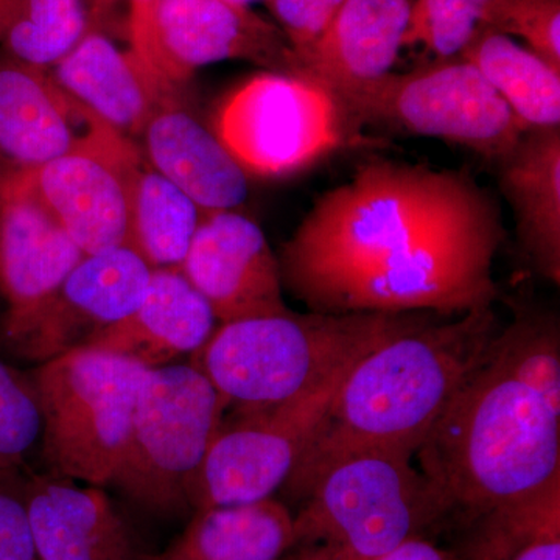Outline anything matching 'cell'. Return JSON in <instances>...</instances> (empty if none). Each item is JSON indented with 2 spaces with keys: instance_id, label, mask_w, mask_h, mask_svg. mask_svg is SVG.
<instances>
[{
  "instance_id": "obj_3",
  "label": "cell",
  "mask_w": 560,
  "mask_h": 560,
  "mask_svg": "<svg viewBox=\"0 0 560 560\" xmlns=\"http://www.w3.org/2000/svg\"><path fill=\"white\" fill-rule=\"evenodd\" d=\"M416 455L444 515L478 522L560 486V415L489 349Z\"/></svg>"
},
{
  "instance_id": "obj_22",
  "label": "cell",
  "mask_w": 560,
  "mask_h": 560,
  "mask_svg": "<svg viewBox=\"0 0 560 560\" xmlns=\"http://www.w3.org/2000/svg\"><path fill=\"white\" fill-rule=\"evenodd\" d=\"M522 245L541 276L560 282V127L529 128L497 162Z\"/></svg>"
},
{
  "instance_id": "obj_2",
  "label": "cell",
  "mask_w": 560,
  "mask_h": 560,
  "mask_svg": "<svg viewBox=\"0 0 560 560\" xmlns=\"http://www.w3.org/2000/svg\"><path fill=\"white\" fill-rule=\"evenodd\" d=\"M492 305L452 323H419L357 360L338 386L307 451L285 485L304 497L338 460L363 452L415 456L453 397L488 357Z\"/></svg>"
},
{
  "instance_id": "obj_7",
  "label": "cell",
  "mask_w": 560,
  "mask_h": 560,
  "mask_svg": "<svg viewBox=\"0 0 560 560\" xmlns=\"http://www.w3.org/2000/svg\"><path fill=\"white\" fill-rule=\"evenodd\" d=\"M228 408L194 363L147 370L110 485L154 514L187 510L191 485Z\"/></svg>"
},
{
  "instance_id": "obj_30",
  "label": "cell",
  "mask_w": 560,
  "mask_h": 560,
  "mask_svg": "<svg viewBox=\"0 0 560 560\" xmlns=\"http://www.w3.org/2000/svg\"><path fill=\"white\" fill-rule=\"evenodd\" d=\"M481 25L522 38L529 50L560 70V0H490Z\"/></svg>"
},
{
  "instance_id": "obj_8",
  "label": "cell",
  "mask_w": 560,
  "mask_h": 560,
  "mask_svg": "<svg viewBox=\"0 0 560 560\" xmlns=\"http://www.w3.org/2000/svg\"><path fill=\"white\" fill-rule=\"evenodd\" d=\"M353 120L326 84L307 75L264 72L231 92L213 132L246 175L287 178L348 145Z\"/></svg>"
},
{
  "instance_id": "obj_4",
  "label": "cell",
  "mask_w": 560,
  "mask_h": 560,
  "mask_svg": "<svg viewBox=\"0 0 560 560\" xmlns=\"http://www.w3.org/2000/svg\"><path fill=\"white\" fill-rule=\"evenodd\" d=\"M419 319L408 313H311L220 324L194 363L235 410L272 407L329 381Z\"/></svg>"
},
{
  "instance_id": "obj_26",
  "label": "cell",
  "mask_w": 560,
  "mask_h": 560,
  "mask_svg": "<svg viewBox=\"0 0 560 560\" xmlns=\"http://www.w3.org/2000/svg\"><path fill=\"white\" fill-rule=\"evenodd\" d=\"M91 32L83 0H0V51L50 70Z\"/></svg>"
},
{
  "instance_id": "obj_20",
  "label": "cell",
  "mask_w": 560,
  "mask_h": 560,
  "mask_svg": "<svg viewBox=\"0 0 560 560\" xmlns=\"http://www.w3.org/2000/svg\"><path fill=\"white\" fill-rule=\"evenodd\" d=\"M47 72L73 101L131 140L140 138L162 95L179 90L158 80L135 51L92 31Z\"/></svg>"
},
{
  "instance_id": "obj_38",
  "label": "cell",
  "mask_w": 560,
  "mask_h": 560,
  "mask_svg": "<svg viewBox=\"0 0 560 560\" xmlns=\"http://www.w3.org/2000/svg\"><path fill=\"white\" fill-rule=\"evenodd\" d=\"M97 2H101V3H113V2H116V0H97Z\"/></svg>"
},
{
  "instance_id": "obj_13",
  "label": "cell",
  "mask_w": 560,
  "mask_h": 560,
  "mask_svg": "<svg viewBox=\"0 0 560 560\" xmlns=\"http://www.w3.org/2000/svg\"><path fill=\"white\" fill-rule=\"evenodd\" d=\"M153 268L131 246L84 254L13 350L36 363L90 348L138 307Z\"/></svg>"
},
{
  "instance_id": "obj_27",
  "label": "cell",
  "mask_w": 560,
  "mask_h": 560,
  "mask_svg": "<svg viewBox=\"0 0 560 560\" xmlns=\"http://www.w3.org/2000/svg\"><path fill=\"white\" fill-rule=\"evenodd\" d=\"M490 357L560 415V337L555 320H515L495 335Z\"/></svg>"
},
{
  "instance_id": "obj_10",
  "label": "cell",
  "mask_w": 560,
  "mask_h": 560,
  "mask_svg": "<svg viewBox=\"0 0 560 560\" xmlns=\"http://www.w3.org/2000/svg\"><path fill=\"white\" fill-rule=\"evenodd\" d=\"M350 366L294 399L235 410L223 420L191 485V510L272 499L307 451Z\"/></svg>"
},
{
  "instance_id": "obj_32",
  "label": "cell",
  "mask_w": 560,
  "mask_h": 560,
  "mask_svg": "<svg viewBox=\"0 0 560 560\" xmlns=\"http://www.w3.org/2000/svg\"><path fill=\"white\" fill-rule=\"evenodd\" d=\"M22 474L0 477V560H38Z\"/></svg>"
},
{
  "instance_id": "obj_34",
  "label": "cell",
  "mask_w": 560,
  "mask_h": 560,
  "mask_svg": "<svg viewBox=\"0 0 560 560\" xmlns=\"http://www.w3.org/2000/svg\"><path fill=\"white\" fill-rule=\"evenodd\" d=\"M378 560H463L452 552L438 548L436 545L430 544L429 540L412 537L394 548L388 555L383 556Z\"/></svg>"
},
{
  "instance_id": "obj_6",
  "label": "cell",
  "mask_w": 560,
  "mask_h": 560,
  "mask_svg": "<svg viewBox=\"0 0 560 560\" xmlns=\"http://www.w3.org/2000/svg\"><path fill=\"white\" fill-rule=\"evenodd\" d=\"M145 368L98 348L70 350L32 372L38 393L40 452L49 474L110 485L119 467Z\"/></svg>"
},
{
  "instance_id": "obj_14",
  "label": "cell",
  "mask_w": 560,
  "mask_h": 560,
  "mask_svg": "<svg viewBox=\"0 0 560 560\" xmlns=\"http://www.w3.org/2000/svg\"><path fill=\"white\" fill-rule=\"evenodd\" d=\"M179 270L220 324L290 312L279 260L264 231L234 210L205 212Z\"/></svg>"
},
{
  "instance_id": "obj_1",
  "label": "cell",
  "mask_w": 560,
  "mask_h": 560,
  "mask_svg": "<svg viewBox=\"0 0 560 560\" xmlns=\"http://www.w3.org/2000/svg\"><path fill=\"white\" fill-rule=\"evenodd\" d=\"M503 226L467 173L375 161L316 201L280 275L319 313L452 315L489 307Z\"/></svg>"
},
{
  "instance_id": "obj_23",
  "label": "cell",
  "mask_w": 560,
  "mask_h": 560,
  "mask_svg": "<svg viewBox=\"0 0 560 560\" xmlns=\"http://www.w3.org/2000/svg\"><path fill=\"white\" fill-rule=\"evenodd\" d=\"M293 547V514L275 499L195 511L153 560H279Z\"/></svg>"
},
{
  "instance_id": "obj_9",
  "label": "cell",
  "mask_w": 560,
  "mask_h": 560,
  "mask_svg": "<svg viewBox=\"0 0 560 560\" xmlns=\"http://www.w3.org/2000/svg\"><path fill=\"white\" fill-rule=\"evenodd\" d=\"M353 124L374 121L455 143L499 162L529 130L480 70L460 57L434 60L340 97Z\"/></svg>"
},
{
  "instance_id": "obj_5",
  "label": "cell",
  "mask_w": 560,
  "mask_h": 560,
  "mask_svg": "<svg viewBox=\"0 0 560 560\" xmlns=\"http://www.w3.org/2000/svg\"><path fill=\"white\" fill-rule=\"evenodd\" d=\"M411 458L363 452L324 470L293 515L291 548H300V560H378L444 517Z\"/></svg>"
},
{
  "instance_id": "obj_24",
  "label": "cell",
  "mask_w": 560,
  "mask_h": 560,
  "mask_svg": "<svg viewBox=\"0 0 560 560\" xmlns=\"http://www.w3.org/2000/svg\"><path fill=\"white\" fill-rule=\"evenodd\" d=\"M459 57L480 70L526 128L560 127V70L528 47L480 25Z\"/></svg>"
},
{
  "instance_id": "obj_36",
  "label": "cell",
  "mask_w": 560,
  "mask_h": 560,
  "mask_svg": "<svg viewBox=\"0 0 560 560\" xmlns=\"http://www.w3.org/2000/svg\"><path fill=\"white\" fill-rule=\"evenodd\" d=\"M9 173V167H7L5 162H3L2 158H0V191H2L3 183H5Z\"/></svg>"
},
{
  "instance_id": "obj_11",
  "label": "cell",
  "mask_w": 560,
  "mask_h": 560,
  "mask_svg": "<svg viewBox=\"0 0 560 560\" xmlns=\"http://www.w3.org/2000/svg\"><path fill=\"white\" fill-rule=\"evenodd\" d=\"M143 153L119 132L18 172L84 254L128 245L131 184Z\"/></svg>"
},
{
  "instance_id": "obj_25",
  "label": "cell",
  "mask_w": 560,
  "mask_h": 560,
  "mask_svg": "<svg viewBox=\"0 0 560 560\" xmlns=\"http://www.w3.org/2000/svg\"><path fill=\"white\" fill-rule=\"evenodd\" d=\"M205 210L142 158L131 184L128 246L151 268H180Z\"/></svg>"
},
{
  "instance_id": "obj_21",
  "label": "cell",
  "mask_w": 560,
  "mask_h": 560,
  "mask_svg": "<svg viewBox=\"0 0 560 560\" xmlns=\"http://www.w3.org/2000/svg\"><path fill=\"white\" fill-rule=\"evenodd\" d=\"M411 0H346L301 62V75L338 98L393 72L405 47Z\"/></svg>"
},
{
  "instance_id": "obj_17",
  "label": "cell",
  "mask_w": 560,
  "mask_h": 560,
  "mask_svg": "<svg viewBox=\"0 0 560 560\" xmlns=\"http://www.w3.org/2000/svg\"><path fill=\"white\" fill-rule=\"evenodd\" d=\"M38 560H142L130 526L101 486L32 475L22 480Z\"/></svg>"
},
{
  "instance_id": "obj_19",
  "label": "cell",
  "mask_w": 560,
  "mask_h": 560,
  "mask_svg": "<svg viewBox=\"0 0 560 560\" xmlns=\"http://www.w3.org/2000/svg\"><path fill=\"white\" fill-rule=\"evenodd\" d=\"M217 323L209 302L179 268H154L136 311L91 346L154 370L194 357L212 337Z\"/></svg>"
},
{
  "instance_id": "obj_29",
  "label": "cell",
  "mask_w": 560,
  "mask_h": 560,
  "mask_svg": "<svg viewBox=\"0 0 560 560\" xmlns=\"http://www.w3.org/2000/svg\"><path fill=\"white\" fill-rule=\"evenodd\" d=\"M490 0H411L405 46L423 47L436 60L459 57L481 25Z\"/></svg>"
},
{
  "instance_id": "obj_37",
  "label": "cell",
  "mask_w": 560,
  "mask_h": 560,
  "mask_svg": "<svg viewBox=\"0 0 560 560\" xmlns=\"http://www.w3.org/2000/svg\"><path fill=\"white\" fill-rule=\"evenodd\" d=\"M235 5L249 7V3L257 2V0H230Z\"/></svg>"
},
{
  "instance_id": "obj_15",
  "label": "cell",
  "mask_w": 560,
  "mask_h": 560,
  "mask_svg": "<svg viewBox=\"0 0 560 560\" xmlns=\"http://www.w3.org/2000/svg\"><path fill=\"white\" fill-rule=\"evenodd\" d=\"M156 32L176 86L197 69L231 60L301 75L296 55L278 25L230 0H158Z\"/></svg>"
},
{
  "instance_id": "obj_28",
  "label": "cell",
  "mask_w": 560,
  "mask_h": 560,
  "mask_svg": "<svg viewBox=\"0 0 560 560\" xmlns=\"http://www.w3.org/2000/svg\"><path fill=\"white\" fill-rule=\"evenodd\" d=\"M43 418L31 374L0 360V477L21 474L40 440Z\"/></svg>"
},
{
  "instance_id": "obj_31",
  "label": "cell",
  "mask_w": 560,
  "mask_h": 560,
  "mask_svg": "<svg viewBox=\"0 0 560 560\" xmlns=\"http://www.w3.org/2000/svg\"><path fill=\"white\" fill-rule=\"evenodd\" d=\"M278 27L289 39L298 62L311 54L315 44L337 16L346 0H265Z\"/></svg>"
},
{
  "instance_id": "obj_35",
  "label": "cell",
  "mask_w": 560,
  "mask_h": 560,
  "mask_svg": "<svg viewBox=\"0 0 560 560\" xmlns=\"http://www.w3.org/2000/svg\"><path fill=\"white\" fill-rule=\"evenodd\" d=\"M506 560H560V530L530 540Z\"/></svg>"
},
{
  "instance_id": "obj_33",
  "label": "cell",
  "mask_w": 560,
  "mask_h": 560,
  "mask_svg": "<svg viewBox=\"0 0 560 560\" xmlns=\"http://www.w3.org/2000/svg\"><path fill=\"white\" fill-rule=\"evenodd\" d=\"M130 2L131 50L138 55L147 69L162 83L173 84L162 58L160 39L156 32L158 0H128ZM176 86V84H173Z\"/></svg>"
},
{
  "instance_id": "obj_18",
  "label": "cell",
  "mask_w": 560,
  "mask_h": 560,
  "mask_svg": "<svg viewBox=\"0 0 560 560\" xmlns=\"http://www.w3.org/2000/svg\"><path fill=\"white\" fill-rule=\"evenodd\" d=\"M179 98L176 90L158 102L140 135L143 156L205 212L238 208L248 197V175Z\"/></svg>"
},
{
  "instance_id": "obj_12",
  "label": "cell",
  "mask_w": 560,
  "mask_h": 560,
  "mask_svg": "<svg viewBox=\"0 0 560 560\" xmlns=\"http://www.w3.org/2000/svg\"><path fill=\"white\" fill-rule=\"evenodd\" d=\"M84 253L62 230L18 172L0 191V294L3 340L10 349L35 326Z\"/></svg>"
},
{
  "instance_id": "obj_16",
  "label": "cell",
  "mask_w": 560,
  "mask_h": 560,
  "mask_svg": "<svg viewBox=\"0 0 560 560\" xmlns=\"http://www.w3.org/2000/svg\"><path fill=\"white\" fill-rule=\"evenodd\" d=\"M114 131L73 101L47 70L0 51V158L10 172L32 171Z\"/></svg>"
}]
</instances>
